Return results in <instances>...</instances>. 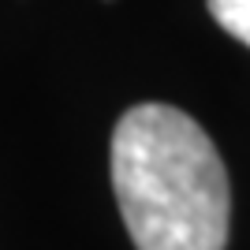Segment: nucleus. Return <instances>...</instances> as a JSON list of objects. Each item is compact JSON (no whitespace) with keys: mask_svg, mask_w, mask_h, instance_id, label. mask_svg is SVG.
<instances>
[{"mask_svg":"<svg viewBox=\"0 0 250 250\" xmlns=\"http://www.w3.org/2000/svg\"><path fill=\"white\" fill-rule=\"evenodd\" d=\"M209 15L235 38L250 45V0H209Z\"/></svg>","mask_w":250,"mask_h":250,"instance_id":"2","label":"nucleus"},{"mask_svg":"<svg viewBox=\"0 0 250 250\" xmlns=\"http://www.w3.org/2000/svg\"><path fill=\"white\" fill-rule=\"evenodd\" d=\"M112 187L138 250H224L231 217L217 146L172 104H135L112 135Z\"/></svg>","mask_w":250,"mask_h":250,"instance_id":"1","label":"nucleus"}]
</instances>
